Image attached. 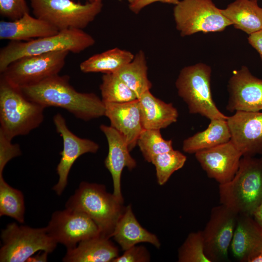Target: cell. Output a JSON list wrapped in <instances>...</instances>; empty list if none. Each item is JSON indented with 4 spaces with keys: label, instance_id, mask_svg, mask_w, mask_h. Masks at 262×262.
Returning <instances> with one entry per match:
<instances>
[{
    "label": "cell",
    "instance_id": "28",
    "mask_svg": "<svg viewBox=\"0 0 262 262\" xmlns=\"http://www.w3.org/2000/svg\"><path fill=\"white\" fill-rule=\"evenodd\" d=\"M25 208L22 192L9 185L0 176V216L14 218L19 223L24 222Z\"/></svg>",
    "mask_w": 262,
    "mask_h": 262
},
{
    "label": "cell",
    "instance_id": "40",
    "mask_svg": "<svg viewBox=\"0 0 262 262\" xmlns=\"http://www.w3.org/2000/svg\"><path fill=\"white\" fill-rule=\"evenodd\" d=\"M252 262H262V251L260 254L252 261Z\"/></svg>",
    "mask_w": 262,
    "mask_h": 262
},
{
    "label": "cell",
    "instance_id": "22",
    "mask_svg": "<svg viewBox=\"0 0 262 262\" xmlns=\"http://www.w3.org/2000/svg\"><path fill=\"white\" fill-rule=\"evenodd\" d=\"M110 238L99 235L80 242L67 249L65 262H112L118 256V249Z\"/></svg>",
    "mask_w": 262,
    "mask_h": 262
},
{
    "label": "cell",
    "instance_id": "34",
    "mask_svg": "<svg viewBox=\"0 0 262 262\" xmlns=\"http://www.w3.org/2000/svg\"><path fill=\"white\" fill-rule=\"evenodd\" d=\"M11 141L0 131V176L2 175L4 168L11 160L21 155L19 146L13 144Z\"/></svg>",
    "mask_w": 262,
    "mask_h": 262
},
{
    "label": "cell",
    "instance_id": "8",
    "mask_svg": "<svg viewBox=\"0 0 262 262\" xmlns=\"http://www.w3.org/2000/svg\"><path fill=\"white\" fill-rule=\"evenodd\" d=\"M0 237V262H27L38 251L52 252L58 244L48 234L46 227L33 228L15 222L1 230Z\"/></svg>",
    "mask_w": 262,
    "mask_h": 262
},
{
    "label": "cell",
    "instance_id": "25",
    "mask_svg": "<svg viewBox=\"0 0 262 262\" xmlns=\"http://www.w3.org/2000/svg\"><path fill=\"white\" fill-rule=\"evenodd\" d=\"M227 120H211L205 130L195 133L183 141V151L195 153L230 140L231 134Z\"/></svg>",
    "mask_w": 262,
    "mask_h": 262
},
{
    "label": "cell",
    "instance_id": "7",
    "mask_svg": "<svg viewBox=\"0 0 262 262\" xmlns=\"http://www.w3.org/2000/svg\"><path fill=\"white\" fill-rule=\"evenodd\" d=\"M34 16L59 31L70 29L82 30L100 13L102 0L85 4L72 0H30Z\"/></svg>",
    "mask_w": 262,
    "mask_h": 262
},
{
    "label": "cell",
    "instance_id": "42",
    "mask_svg": "<svg viewBox=\"0 0 262 262\" xmlns=\"http://www.w3.org/2000/svg\"><path fill=\"white\" fill-rule=\"evenodd\" d=\"M88 2H93L95 1L96 0H86Z\"/></svg>",
    "mask_w": 262,
    "mask_h": 262
},
{
    "label": "cell",
    "instance_id": "36",
    "mask_svg": "<svg viewBox=\"0 0 262 262\" xmlns=\"http://www.w3.org/2000/svg\"><path fill=\"white\" fill-rule=\"evenodd\" d=\"M180 0H134L132 3H129V9L135 14H138L144 8L156 2H161L164 3L177 4Z\"/></svg>",
    "mask_w": 262,
    "mask_h": 262
},
{
    "label": "cell",
    "instance_id": "15",
    "mask_svg": "<svg viewBox=\"0 0 262 262\" xmlns=\"http://www.w3.org/2000/svg\"><path fill=\"white\" fill-rule=\"evenodd\" d=\"M196 160L210 178L219 184L229 181L236 173L242 153L232 141L195 153Z\"/></svg>",
    "mask_w": 262,
    "mask_h": 262
},
{
    "label": "cell",
    "instance_id": "4",
    "mask_svg": "<svg viewBox=\"0 0 262 262\" xmlns=\"http://www.w3.org/2000/svg\"><path fill=\"white\" fill-rule=\"evenodd\" d=\"M45 108L28 99L20 88L0 79V131L11 140L38 128Z\"/></svg>",
    "mask_w": 262,
    "mask_h": 262
},
{
    "label": "cell",
    "instance_id": "21",
    "mask_svg": "<svg viewBox=\"0 0 262 262\" xmlns=\"http://www.w3.org/2000/svg\"><path fill=\"white\" fill-rule=\"evenodd\" d=\"M138 100L144 129L161 130L177 122L179 113L173 104L157 98L150 90L143 93Z\"/></svg>",
    "mask_w": 262,
    "mask_h": 262
},
{
    "label": "cell",
    "instance_id": "23",
    "mask_svg": "<svg viewBox=\"0 0 262 262\" xmlns=\"http://www.w3.org/2000/svg\"><path fill=\"white\" fill-rule=\"evenodd\" d=\"M112 237L125 250L140 243H148L156 248L161 246L157 236L144 228L135 216L130 205L118 221Z\"/></svg>",
    "mask_w": 262,
    "mask_h": 262
},
{
    "label": "cell",
    "instance_id": "12",
    "mask_svg": "<svg viewBox=\"0 0 262 262\" xmlns=\"http://www.w3.org/2000/svg\"><path fill=\"white\" fill-rule=\"evenodd\" d=\"M238 215L222 204L212 208L210 218L202 230L205 253L211 262L228 260L229 249Z\"/></svg>",
    "mask_w": 262,
    "mask_h": 262
},
{
    "label": "cell",
    "instance_id": "37",
    "mask_svg": "<svg viewBox=\"0 0 262 262\" xmlns=\"http://www.w3.org/2000/svg\"><path fill=\"white\" fill-rule=\"evenodd\" d=\"M248 41L251 46L258 52L262 61V29L250 34Z\"/></svg>",
    "mask_w": 262,
    "mask_h": 262
},
{
    "label": "cell",
    "instance_id": "2",
    "mask_svg": "<svg viewBox=\"0 0 262 262\" xmlns=\"http://www.w3.org/2000/svg\"><path fill=\"white\" fill-rule=\"evenodd\" d=\"M219 195L221 204L253 216L262 201V157L243 156L232 180L219 184Z\"/></svg>",
    "mask_w": 262,
    "mask_h": 262
},
{
    "label": "cell",
    "instance_id": "24",
    "mask_svg": "<svg viewBox=\"0 0 262 262\" xmlns=\"http://www.w3.org/2000/svg\"><path fill=\"white\" fill-rule=\"evenodd\" d=\"M257 1L235 0L221 11L235 28L250 35L262 29V8Z\"/></svg>",
    "mask_w": 262,
    "mask_h": 262
},
{
    "label": "cell",
    "instance_id": "14",
    "mask_svg": "<svg viewBox=\"0 0 262 262\" xmlns=\"http://www.w3.org/2000/svg\"><path fill=\"white\" fill-rule=\"evenodd\" d=\"M228 89L226 109L229 112L262 111V79L253 75L246 66L233 72Z\"/></svg>",
    "mask_w": 262,
    "mask_h": 262
},
{
    "label": "cell",
    "instance_id": "39",
    "mask_svg": "<svg viewBox=\"0 0 262 262\" xmlns=\"http://www.w3.org/2000/svg\"><path fill=\"white\" fill-rule=\"evenodd\" d=\"M253 217L262 227V201L253 215Z\"/></svg>",
    "mask_w": 262,
    "mask_h": 262
},
{
    "label": "cell",
    "instance_id": "5",
    "mask_svg": "<svg viewBox=\"0 0 262 262\" xmlns=\"http://www.w3.org/2000/svg\"><path fill=\"white\" fill-rule=\"evenodd\" d=\"M95 43V40L90 34L77 29L63 30L53 35L29 41H10L0 50V72L25 56L61 50L79 53Z\"/></svg>",
    "mask_w": 262,
    "mask_h": 262
},
{
    "label": "cell",
    "instance_id": "20",
    "mask_svg": "<svg viewBox=\"0 0 262 262\" xmlns=\"http://www.w3.org/2000/svg\"><path fill=\"white\" fill-rule=\"evenodd\" d=\"M59 31L46 21L30 13L14 20L0 22V39L10 41H29L56 34Z\"/></svg>",
    "mask_w": 262,
    "mask_h": 262
},
{
    "label": "cell",
    "instance_id": "27",
    "mask_svg": "<svg viewBox=\"0 0 262 262\" xmlns=\"http://www.w3.org/2000/svg\"><path fill=\"white\" fill-rule=\"evenodd\" d=\"M147 69L145 54L142 50H140L131 62L123 66L115 74L138 98L152 87V83L147 76Z\"/></svg>",
    "mask_w": 262,
    "mask_h": 262
},
{
    "label": "cell",
    "instance_id": "13",
    "mask_svg": "<svg viewBox=\"0 0 262 262\" xmlns=\"http://www.w3.org/2000/svg\"><path fill=\"white\" fill-rule=\"evenodd\" d=\"M53 122L57 132L62 137L63 144V150L60 152V160L56 167L59 180L52 188L56 194L60 196L66 187L68 175L75 162L85 153H96L99 146L90 139L79 137L73 133L61 114L53 116Z\"/></svg>",
    "mask_w": 262,
    "mask_h": 262
},
{
    "label": "cell",
    "instance_id": "31",
    "mask_svg": "<svg viewBox=\"0 0 262 262\" xmlns=\"http://www.w3.org/2000/svg\"><path fill=\"white\" fill-rule=\"evenodd\" d=\"M186 160L185 155L174 149L154 157L151 163L155 167L158 183L164 184L173 173L183 166Z\"/></svg>",
    "mask_w": 262,
    "mask_h": 262
},
{
    "label": "cell",
    "instance_id": "17",
    "mask_svg": "<svg viewBox=\"0 0 262 262\" xmlns=\"http://www.w3.org/2000/svg\"><path fill=\"white\" fill-rule=\"evenodd\" d=\"M100 131L105 135L108 145V153L104 161L106 168L111 174L113 194L124 202L121 189V177L125 167L131 170L136 166L135 160L131 155L128 145L123 136L111 126L102 124Z\"/></svg>",
    "mask_w": 262,
    "mask_h": 262
},
{
    "label": "cell",
    "instance_id": "33",
    "mask_svg": "<svg viewBox=\"0 0 262 262\" xmlns=\"http://www.w3.org/2000/svg\"><path fill=\"white\" fill-rule=\"evenodd\" d=\"M29 11L25 0H0V14L10 20L18 19Z\"/></svg>",
    "mask_w": 262,
    "mask_h": 262
},
{
    "label": "cell",
    "instance_id": "6",
    "mask_svg": "<svg viewBox=\"0 0 262 262\" xmlns=\"http://www.w3.org/2000/svg\"><path fill=\"white\" fill-rule=\"evenodd\" d=\"M211 73L210 66L203 63L183 67L175 82L178 94L187 104L189 113L210 120H227L228 116L218 109L212 97Z\"/></svg>",
    "mask_w": 262,
    "mask_h": 262
},
{
    "label": "cell",
    "instance_id": "16",
    "mask_svg": "<svg viewBox=\"0 0 262 262\" xmlns=\"http://www.w3.org/2000/svg\"><path fill=\"white\" fill-rule=\"evenodd\" d=\"M227 120L230 140L243 156L262 154V112L236 111Z\"/></svg>",
    "mask_w": 262,
    "mask_h": 262
},
{
    "label": "cell",
    "instance_id": "19",
    "mask_svg": "<svg viewBox=\"0 0 262 262\" xmlns=\"http://www.w3.org/2000/svg\"><path fill=\"white\" fill-rule=\"evenodd\" d=\"M105 116L110 126L117 130L125 139L129 149L137 145L143 128L138 99L125 103L104 102Z\"/></svg>",
    "mask_w": 262,
    "mask_h": 262
},
{
    "label": "cell",
    "instance_id": "43",
    "mask_svg": "<svg viewBox=\"0 0 262 262\" xmlns=\"http://www.w3.org/2000/svg\"><path fill=\"white\" fill-rule=\"evenodd\" d=\"M256 0V1H258V0Z\"/></svg>",
    "mask_w": 262,
    "mask_h": 262
},
{
    "label": "cell",
    "instance_id": "18",
    "mask_svg": "<svg viewBox=\"0 0 262 262\" xmlns=\"http://www.w3.org/2000/svg\"><path fill=\"white\" fill-rule=\"evenodd\" d=\"M233 256L242 262H252L262 251V227L253 216L239 214L230 244Z\"/></svg>",
    "mask_w": 262,
    "mask_h": 262
},
{
    "label": "cell",
    "instance_id": "29",
    "mask_svg": "<svg viewBox=\"0 0 262 262\" xmlns=\"http://www.w3.org/2000/svg\"><path fill=\"white\" fill-rule=\"evenodd\" d=\"M104 102L125 103L137 99L134 93L115 74H104L99 86Z\"/></svg>",
    "mask_w": 262,
    "mask_h": 262
},
{
    "label": "cell",
    "instance_id": "3",
    "mask_svg": "<svg viewBox=\"0 0 262 262\" xmlns=\"http://www.w3.org/2000/svg\"><path fill=\"white\" fill-rule=\"evenodd\" d=\"M103 184L82 181L66 203V208L87 214L98 226L100 235L110 238L126 207Z\"/></svg>",
    "mask_w": 262,
    "mask_h": 262
},
{
    "label": "cell",
    "instance_id": "1",
    "mask_svg": "<svg viewBox=\"0 0 262 262\" xmlns=\"http://www.w3.org/2000/svg\"><path fill=\"white\" fill-rule=\"evenodd\" d=\"M69 81V76L57 74L20 89L28 99L44 108H60L79 119L87 121L105 116L102 99L94 93L77 91Z\"/></svg>",
    "mask_w": 262,
    "mask_h": 262
},
{
    "label": "cell",
    "instance_id": "30",
    "mask_svg": "<svg viewBox=\"0 0 262 262\" xmlns=\"http://www.w3.org/2000/svg\"><path fill=\"white\" fill-rule=\"evenodd\" d=\"M137 145L145 160L150 163L156 156L174 149L172 140H165L160 130L144 129L138 138Z\"/></svg>",
    "mask_w": 262,
    "mask_h": 262
},
{
    "label": "cell",
    "instance_id": "26",
    "mask_svg": "<svg viewBox=\"0 0 262 262\" xmlns=\"http://www.w3.org/2000/svg\"><path fill=\"white\" fill-rule=\"evenodd\" d=\"M131 51L115 48L95 54L82 62L80 70L83 73H116L133 58Z\"/></svg>",
    "mask_w": 262,
    "mask_h": 262
},
{
    "label": "cell",
    "instance_id": "32",
    "mask_svg": "<svg viewBox=\"0 0 262 262\" xmlns=\"http://www.w3.org/2000/svg\"><path fill=\"white\" fill-rule=\"evenodd\" d=\"M179 262H211L204 250L202 231L189 233L178 250Z\"/></svg>",
    "mask_w": 262,
    "mask_h": 262
},
{
    "label": "cell",
    "instance_id": "11",
    "mask_svg": "<svg viewBox=\"0 0 262 262\" xmlns=\"http://www.w3.org/2000/svg\"><path fill=\"white\" fill-rule=\"evenodd\" d=\"M46 229L50 237L67 249L100 235L98 226L87 214L68 208L54 212Z\"/></svg>",
    "mask_w": 262,
    "mask_h": 262
},
{
    "label": "cell",
    "instance_id": "10",
    "mask_svg": "<svg viewBox=\"0 0 262 262\" xmlns=\"http://www.w3.org/2000/svg\"><path fill=\"white\" fill-rule=\"evenodd\" d=\"M173 16L182 36L200 32H220L232 25L212 0H180L174 7Z\"/></svg>",
    "mask_w": 262,
    "mask_h": 262
},
{
    "label": "cell",
    "instance_id": "38",
    "mask_svg": "<svg viewBox=\"0 0 262 262\" xmlns=\"http://www.w3.org/2000/svg\"><path fill=\"white\" fill-rule=\"evenodd\" d=\"M49 253L46 251H42L34 256L30 257L27 262H47V256Z\"/></svg>",
    "mask_w": 262,
    "mask_h": 262
},
{
    "label": "cell",
    "instance_id": "41",
    "mask_svg": "<svg viewBox=\"0 0 262 262\" xmlns=\"http://www.w3.org/2000/svg\"><path fill=\"white\" fill-rule=\"evenodd\" d=\"M127 0L129 1V3H132L134 0Z\"/></svg>",
    "mask_w": 262,
    "mask_h": 262
},
{
    "label": "cell",
    "instance_id": "35",
    "mask_svg": "<svg viewBox=\"0 0 262 262\" xmlns=\"http://www.w3.org/2000/svg\"><path fill=\"white\" fill-rule=\"evenodd\" d=\"M150 254L143 246H134L125 250L112 262H147L150 261Z\"/></svg>",
    "mask_w": 262,
    "mask_h": 262
},
{
    "label": "cell",
    "instance_id": "9",
    "mask_svg": "<svg viewBox=\"0 0 262 262\" xmlns=\"http://www.w3.org/2000/svg\"><path fill=\"white\" fill-rule=\"evenodd\" d=\"M69 52L61 50L20 58L10 64L0 77L18 88L35 85L59 74Z\"/></svg>",
    "mask_w": 262,
    "mask_h": 262
}]
</instances>
